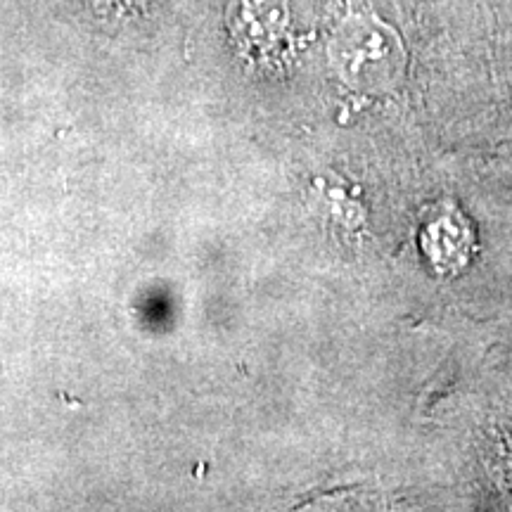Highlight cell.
<instances>
[{
  "label": "cell",
  "instance_id": "6da1fadb",
  "mask_svg": "<svg viewBox=\"0 0 512 512\" xmlns=\"http://www.w3.org/2000/svg\"><path fill=\"white\" fill-rule=\"evenodd\" d=\"M339 57L358 83L392 81L401 67V41L382 22L358 17L339 34Z\"/></svg>",
  "mask_w": 512,
  "mask_h": 512
},
{
  "label": "cell",
  "instance_id": "7a4b0ae2",
  "mask_svg": "<svg viewBox=\"0 0 512 512\" xmlns=\"http://www.w3.org/2000/svg\"><path fill=\"white\" fill-rule=\"evenodd\" d=\"M152 0H95V5L98 8H107L112 12H133V10H140L145 8V5H150Z\"/></svg>",
  "mask_w": 512,
  "mask_h": 512
}]
</instances>
